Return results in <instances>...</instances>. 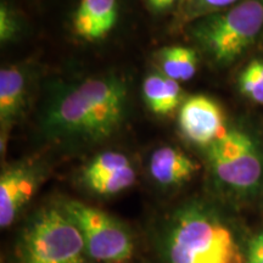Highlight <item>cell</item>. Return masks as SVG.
<instances>
[{
    "mask_svg": "<svg viewBox=\"0 0 263 263\" xmlns=\"http://www.w3.org/2000/svg\"><path fill=\"white\" fill-rule=\"evenodd\" d=\"M20 263H90L80 229L61 206L43 207L25 227Z\"/></svg>",
    "mask_w": 263,
    "mask_h": 263,
    "instance_id": "obj_5",
    "label": "cell"
},
{
    "mask_svg": "<svg viewBox=\"0 0 263 263\" xmlns=\"http://www.w3.org/2000/svg\"><path fill=\"white\" fill-rule=\"evenodd\" d=\"M137 179V172L133 164L118 170L116 172L108 173L100 178L83 183L91 193L100 196H112L130 188Z\"/></svg>",
    "mask_w": 263,
    "mask_h": 263,
    "instance_id": "obj_14",
    "label": "cell"
},
{
    "mask_svg": "<svg viewBox=\"0 0 263 263\" xmlns=\"http://www.w3.org/2000/svg\"><path fill=\"white\" fill-rule=\"evenodd\" d=\"M263 33V0H241L230 8L190 24V34L218 66H229Z\"/></svg>",
    "mask_w": 263,
    "mask_h": 263,
    "instance_id": "obj_4",
    "label": "cell"
},
{
    "mask_svg": "<svg viewBox=\"0 0 263 263\" xmlns=\"http://www.w3.org/2000/svg\"><path fill=\"white\" fill-rule=\"evenodd\" d=\"M246 245L235 223L205 201L176 210L162 239L167 263H246Z\"/></svg>",
    "mask_w": 263,
    "mask_h": 263,
    "instance_id": "obj_2",
    "label": "cell"
},
{
    "mask_svg": "<svg viewBox=\"0 0 263 263\" xmlns=\"http://www.w3.org/2000/svg\"><path fill=\"white\" fill-rule=\"evenodd\" d=\"M182 2H186V0H182Z\"/></svg>",
    "mask_w": 263,
    "mask_h": 263,
    "instance_id": "obj_21",
    "label": "cell"
},
{
    "mask_svg": "<svg viewBox=\"0 0 263 263\" xmlns=\"http://www.w3.org/2000/svg\"><path fill=\"white\" fill-rule=\"evenodd\" d=\"M176 2H178V0H147V4H149L151 10L161 12L172 8L176 4Z\"/></svg>",
    "mask_w": 263,
    "mask_h": 263,
    "instance_id": "obj_20",
    "label": "cell"
},
{
    "mask_svg": "<svg viewBox=\"0 0 263 263\" xmlns=\"http://www.w3.org/2000/svg\"><path fill=\"white\" fill-rule=\"evenodd\" d=\"M143 97L153 114L167 116L178 108L183 90L179 82L161 73L149 74L143 82Z\"/></svg>",
    "mask_w": 263,
    "mask_h": 263,
    "instance_id": "obj_12",
    "label": "cell"
},
{
    "mask_svg": "<svg viewBox=\"0 0 263 263\" xmlns=\"http://www.w3.org/2000/svg\"><path fill=\"white\" fill-rule=\"evenodd\" d=\"M162 74L177 82L189 81L197 71V52L195 49L182 45L163 48L157 54Z\"/></svg>",
    "mask_w": 263,
    "mask_h": 263,
    "instance_id": "obj_13",
    "label": "cell"
},
{
    "mask_svg": "<svg viewBox=\"0 0 263 263\" xmlns=\"http://www.w3.org/2000/svg\"><path fill=\"white\" fill-rule=\"evenodd\" d=\"M240 2L241 0H186L184 17L192 24L197 18L222 11Z\"/></svg>",
    "mask_w": 263,
    "mask_h": 263,
    "instance_id": "obj_17",
    "label": "cell"
},
{
    "mask_svg": "<svg viewBox=\"0 0 263 263\" xmlns=\"http://www.w3.org/2000/svg\"><path fill=\"white\" fill-rule=\"evenodd\" d=\"M44 179V170L34 161L5 167L0 176V227L8 228L21 215Z\"/></svg>",
    "mask_w": 263,
    "mask_h": 263,
    "instance_id": "obj_7",
    "label": "cell"
},
{
    "mask_svg": "<svg viewBox=\"0 0 263 263\" xmlns=\"http://www.w3.org/2000/svg\"><path fill=\"white\" fill-rule=\"evenodd\" d=\"M117 16V0H81L73 14V31L83 41H101L112 31Z\"/></svg>",
    "mask_w": 263,
    "mask_h": 263,
    "instance_id": "obj_9",
    "label": "cell"
},
{
    "mask_svg": "<svg viewBox=\"0 0 263 263\" xmlns=\"http://www.w3.org/2000/svg\"><path fill=\"white\" fill-rule=\"evenodd\" d=\"M206 162L215 188L230 201H249L263 192V145L245 128H229L207 146Z\"/></svg>",
    "mask_w": 263,
    "mask_h": 263,
    "instance_id": "obj_3",
    "label": "cell"
},
{
    "mask_svg": "<svg viewBox=\"0 0 263 263\" xmlns=\"http://www.w3.org/2000/svg\"><path fill=\"white\" fill-rule=\"evenodd\" d=\"M239 89L244 97L263 105V60L256 59L239 74Z\"/></svg>",
    "mask_w": 263,
    "mask_h": 263,
    "instance_id": "obj_16",
    "label": "cell"
},
{
    "mask_svg": "<svg viewBox=\"0 0 263 263\" xmlns=\"http://www.w3.org/2000/svg\"><path fill=\"white\" fill-rule=\"evenodd\" d=\"M246 263H263V229L248 241Z\"/></svg>",
    "mask_w": 263,
    "mask_h": 263,
    "instance_id": "obj_19",
    "label": "cell"
},
{
    "mask_svg": "<svg viewBox=\"0 0 263 263\" xmlns=\"http://www.w3.org/2000/svg\"><path fill=\"white\" fill-rule=\"evenodd\" d=\"M199 166L192 157L173 146L155 150L149 161L151 178L164 188H177L195 176Z\"/></svg>",
    "mask_w": 263,
    "mask_h": 263,
    "instance_id": "obj_11",
    "label": "cell"
},
{
    "mask_svg": "<svg viewBox=\"0 0 263 263\" xmlns=\"http://www.w3.org/2000/svg\"><path fill=\"white\" fill-rule=\"evenodd\" d=\"M20 24L17 16L10 9L8 4L3 3L0 6V39L2 43H8L15 39L18 34Z\"/></svg>",
    "mask_w": 263,
    "mask_h": 263,
    "instance_id": "obj_18",
    "label": "cell"
},
{
    "mask_svg": "<svg viewBox=\"0 0 263 263\" xmlns=\"http://www.w3.org/2000/svg\"><path fill=\"white\" fill-rule=\"evenodd\" d=\"M130 164V160L123 154L117 153V151H105V153L99 154L87 163L82 172V182L85 183L100 178V177L116 172V171L122 170Z\"/></svg>",
    "mask_w": 263,
    "mask_h": 263,
    "instance_id": "obj_15",
    "label": "cell"
},
{
    "mask_svg": "<svg viewBox=\"0 0 263 263\" xmlns=\"http://www.w3.org/2000/svg\"><path fill=\"white\" fill-rule=\"evenodd\" d=\"M128 108L129 93L123 78H85L51 99L42 122L43 133L58 143H99L121 129Z\"/></svg>",
    "mask_w": 263,
    "mask_h": 263,
    "instance_id": "obj_1",
    "label": "cell"
},
{
    "mask_svg": "<svg viewBox=\"0 0 263 263\" xmlns=\"http://www.w3.org/2000/svg\"><path fill=\"white\" fill-rule=\"evenodd\" d=\"M80 229L91 259L100 263H126L134 252L130 232L107 212L78 200L60 205Z\"/></svg>",
    "mask_w": 263,
    "mask_h": 263,
    "instance_id": "obj_6",
    "label": "cell"
},
{
    "mask_svg": "<svg viewBox=\"0 0 263 263\" xmlns=\"http://www.w3.org/2000/svg\"><path fill=\"white\" fill-rule=\"evenodd\" d=\"M178 126L185 139L205 149L227 132L221 105L206 95H193L184 101L178 112Z\"/></svg>",
    "mask_w": 263,
    "mask_h": 263,
    "instance_id": "obj_8",
    "label": "cell"
},
{
    "mask_svg": "<svg viewBox=\"0 0 263 263\" xmlns=\"http://www.w3.org/2000/svg\"><path fill=\"white\" fill-rule=\"evenodd\" d=\"M28 94L29 78L25 67H3L0 71V123L3 134L25 112Z\"/></svg>",
    "mask_w": 263,
    "mask_h": 263,
    "instance_id": "obj_10",
    "label": "cell"
}]
</instances>
